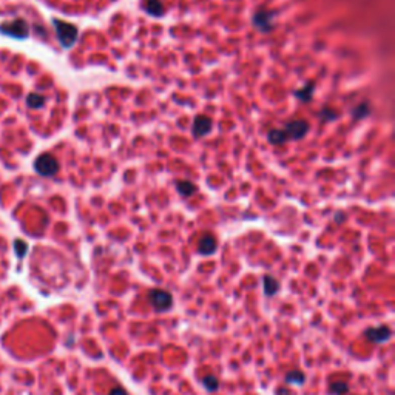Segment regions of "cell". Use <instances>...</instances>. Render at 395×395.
I'll use <instances>...</instances> for the list:
<instances>
[{
	"label": "cell",
	"mask_w": 395,
	"mask_h": 395,
	"mask_svg": "<svg viewBox=\"0 0 395 395\" xmlns=\"http://www.w3.org/2000/svg\"><path fill=\"white\" fill-rule=\"evenodd\" d=\"M54 30H56V36L60 42V45L63 48H71L78 39V28L74 27L73 23L63 22L60 19H54L53 20Z\"/></svg>",
	"instance_id": "6da1fadb"
},
{
	"label": "cell",
	"mask_w": 395,
	"mask_h": 395,
	"mask_svg": "<svg viewBox=\"0 0 395 395\" xmlns=\"http://www.w3.org/2000/svg\"><path fill=\"white\" fill-rule=\"evenodd\" d=\"M0 33L13 39H27L30 36V27L23 19H14L0 25Z\"/></svg>",
	"instance_id": "7a4b0ae2"
},
{
	"label": "cell",
	"mask_w": 395,
	"mask_h": 395,
	"mask_svg": "<svg viewBox=\"0 0 395 395\" xmlns=\"http://www.w3.org/2000/svg\"><path fill=\"white\" fill-rule=\"evenodd\" d=\"M34 170L40 176H54L59 171V162L49 153H43L34 161Z\"/></svg>",
	"instance_id": "3957f363"
},
{
	"label": "cell",
	"mask_w": 395,
	"mask_h": 395,
	"mask_svg": "<svg viewBox=\"0 0 395 395\" xmlns=\"http://www.w3.org/2000/svg\"><path fill=\"white\" fill-rule=\"evenodd\" d=\"M148 300H150L152 306L159 310V312H164V310H168L173 304V298L171 295L167 292V290H159V289H155L148 293Z\"/></svg>",
	"instance_id": "277c9868"
},
{
	"label": "cell",
	"mask_w": 395,
	"mask_h": 395,
	"mask_svg": "<svg viewBox=\"0 0 395 395\" xmlns=\"http://www.w3.org/2000/svg\"><path fill=\"white\" fill-rule=\"evenodd\" d=\"M307 131H309V125L306 120H292L284 128L287 139H303L307 135Z\"/></svg>",
	"instance_id": "5b68a950"
},
{
	"label": "cell",
	"mask_w": 395,
	"mask_h": 395,
	"mask_svg": "<svg viewBox=\"0 0 395 395\" xmlns=\"http://www.w3.org/2000/svg\"><path fill=\"white\" fill-rule=\"evenodd\" d=\"M364 337L372 341L375 344H380V343H386L390 337H392V331L387 327V326H378V327H370V329H366L364 331Z\"/></svg>",
	"instance_id": "8992f818"
},
{
	"label": "cell",
	"mask_w": 395,
	"mask_h": 395,
	"mask_svg": "<svg viewBox=\"0 0 395 395\" xmlns=\"http://www.w3.org/2000/svg\"><path fill=\"white\" fill-rule=\"evenodd\" d=\"M272 19H274V14L270 11H258L255 16H253V25L262 33H269L274 30V23H272Z\"/></svg>",
	"instance_id": "52a82bcc"
},
{
	"label": "cell",
	"mask_w": 395,
	"mask_h": 395,
	"mask_svg": "<svg viewBox=\"0 0 395 395\" xmlns=\"http://www.w3.org/2000/svg\"><path fill=\"white\" fill-rule=\"evenodd\" d=\"M212 128V120L206 116H200L196 117L193 122V135L194 138H203L206 136Z\"/></svg>",
	"instance_id": "ba28073f"
},
{
	"label": "cell",
	"mask_w": 395,
	"mask_h": 395,
	"mask_svg": "<svg viewBox=\"0 0 395 395\" xmlns=\"http://www.w3.org/2000/svg\"><path fill=\"white\" fill-rule=\"evenodd\" d=\"M216 247H218V244H216L215 236L204 235L200 239V242H198V252H200L201 255H212V253H215Z\"/></svg>",
	"instance_id": "9c48e42d"
},
{
	"label": "cell",
	"mask_w": 395,
	"mask_h": 395,
	"mask_svg": "<svg viewBox=\"0 0 395 395\" xmlns=\"http://www.w3.org/2000/svg\"><path fill=\"white\" fill-rule=\"evenodd\" d=\"M280 292V283L277 281V278L266 275L264 277V293L267 296H275Z\"/></svg>",
	"instance_id": "30bf717a"
},
{
	"label": "cell",
	"mask_w": 395,
	"mask_h": 395,
	"mask_svg": "<svg viewBox=\"0 0 395 395\" xmlns=\"http://www.w3.org/2000/svg\"><path fill=\"white\" fill-rule=\"evenodd\" d=\"M145 11L150 14V16H155V17H159L164 14V7L159 0H147L145 2Z\"/></svg>",
	"instance_id": "8fae6325"
},
{
	"label": "cell",
	"mask_w": 395,
	"mask_h": 395,
	"mask_svg": "<svg viewBox=\"0 0 395 395\" xmlns=\"http://www.w3.org/2000/svg\"><path fill=\"white\" fill-rule=\"evenodd\" d=\"M267 141L270 144H274V145H281L284 142H287V136L284 133V130H270L267 133Z\"/></svg>",
	"instance_id": "7c38bea8"
},
{
	"label": "cell",
	"mask_w": 395,
	"mask_h": 395,
	"mask_svg": "<svg viewBox=\"0 0 395 395\" xmlns=\"http://www.w3.org/2000/svg\"><path fill=\"white\" fill-rule=\"evenodd\" d=\"M313 88H315L313 84H307L304 88L296 90L293 94H295V97H298L300 101H303V102H309L310 99H312V94H313Z\"/></svg>",
	"instance_id": "4fadbf2b"
},
{
	"label": "cell",
	"mask_w": 395,
	"mask_h": 395,
	"mask_svg": "<svg viewBox=\"0 0 395 395\" xmlns=\"http://www.w3.org/2000/svg\"><path fill=\"white\" fill-rule=\"evenodd\" d=\"M304 381H306V375L301 370H290L286 375V383L289 384H303Z\"/></svg>",
	"instance_id": "5bb4252c"
},
{
	"label": "cell",
	"mask_w": 395,
	"mask_h": 395,
	"mask_svg": "<svg viewBox=\"0 0 395 395\" xmlns=\"http://www.w3.org/2000/svg\"><path fill=\"white\" fill-rule=\"evenodd\" d=\"M176 188H178L179 194H182V196H185V198L191 196V194L196 191L194 184H191L190 181H181V182H178V184H176Z\"/></svg>",
	"instance_id": "9a60e30c"
},
{
	"label": "cell",
	"mask_w": 395,
	"mask_h": 395,
	"mask_svg": "<svg viewBox=\"0 0 395 395\" xmlns=\"http://www.w3.org/2000/svg\"><path fill=\"white\" fill-rule=\"evenodd\" d=\"M43 104H45V97L40 96V94L33 93V94H30V96L27 97V105H28L30 108H40Z\"/></svg>",
	"instance_id": "2e32d148"
},
{
	"label": "cell",
	"mask_w": 395,
	"mask_h": 395,
	"mask_svg": "<svg viewBox=\"0 0 395 395\" xmlns=\"http://www.w3.org/2000/svg\"><path fill=\"white\" fill-rule=\"evenodd\" d=\"M203 386H204L209 392H215V390H218V387H219V381H218V378H216L215 375H206V377L203 378Z\"/></svg>",
	"instance_id": "e0dca14e"
},
{
	"label": "cell",
	"mask_w": 395,
	"mask_h": 395,
	"mask_svg": "<svg viewBox=\"0 0 395 395\" xmlns=\"http://www.w3.org/2000/svg\"><path fill=\"white\" fill-rule=\"evenodd\" d=\"M14 250H16V255L19 258H23L25 255H27V252H28V244L25 241H22V239H16L14 241Z\"/></svg>",
	"instance_id": "ac0fdd59"
},
{
	"label": "cell",
	"mask_w": 395,
	"mask_h": 395,
	"mask_svg": "<svg viewBox=\"0 0 395 395\" xmlns=\"http://www.w3.org/2000/svg\"><path fill=\"white\" fill-rule=\"evenodd\" d=\"M348 390H349V386H348V383H344V381H337V383L331 384V392L335 393V395L348 393Z\"/></svg>",
	"instance_id": "d6986e66"
},
{
	"label": "cell",
	"mask_w": 395,
	"mask_h": 395,
	"mask_svg": "<svg viewBox=\"0 0 395 395\" xmlns=\"http://www.w3.org/2000/svg\"><path fill=\"white\" fill-rule=\"evenodd\" d=\"M369 113H370V108H369V105H367L366 102H363L361 105H358V107L352 111V114H354L355 119H363V117H366Z\"/></svg>",
	"instance_id": "ffe728a7"
},
{
	"label": "cell",
	"mask_w": 395,
	"mask_h": 395,
	"mask_svg": "<svg viewBox=\"0 0 395 395\" xmlns=\"http://www.w3.org/2000/svg\"><path fill=\"white\" fill-rule=\"evenodd\" d=\"M108 395H128V393H127L125 389H122V387H114V389L110 390Z\"/></svg>",
	"instance_id": "44dd1931"
},
{
	"label": "cell",
	"mask_w": 395,
	"mask_h": 395,
	"mask_svg": "<svg viewBox=\"0 0 395 395\" xmlns=\"http://www.w3.org/2000/svg\"><path fill=\"white\" fill-rule=\"evenodd\" d=\"M319 116H321V117H324V116H326V119H335V117H337V114L332 113L331 110H323V111H321Z\"/></svg>",
	"instance_id": "7402d4cb"
},
{
	"label": "cell",
	"mask_w": 395,
	"mask_h": 395,
	"mask_svg": "<svg viewBox=\"0 0 395 395\" xmlns=\"http://www.w3.org/2000/svg\"><path fill=\"white\" fill-rule=\"evenodd\" d=\"M277 393H278V395H289V390H287V389H278Z\"/></svg>",
	"instance_id": "603a6c76"
},
{
	"label": "cell",
	"mask_w": 395,
	"mask_h": 395,
	"mask_svg": "<svg viewBox=\"0 0 395 395\" xmlns=\"http://www.w3.org/2000/svg\"><path fill=\"white\" fill-rule=\"evenodd\" d=\"M337 216H338V218H337V221H338V222H341V219H343V213H338Z\"/></svg>",
	"instance_id": "cb8c5ba5"
}]
</instances>
